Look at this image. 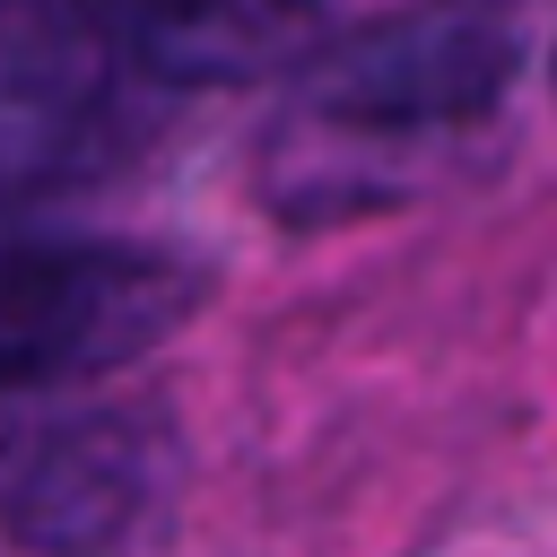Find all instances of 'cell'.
<instances>
[{
	"label": "cell",
	"mask_w": 557,
	"mask_h": 557,
	"mask_svg": "<svg viewBox=\"0 0 557 557\" xmlns=\"http://www.w3.org/2000/svg\"><path fill=\"white\" fill-rule=\"evenodd\" d=\"M522 35L496 0H418L296 61L252 191L278 226H339L470 183L496 148Z\"/></svg>",
	"instance_id": "6da1fadb"
},
{
	"label": "cell",
	"mask_w": 557,
	"mask_h": 557,
	"mask_svg": "<svg viewBox=\"0 0 557 557\" xmlns=\"http://www.w3.org/2000/svg\"><path fill=\"white\" fill-rule=\"evenodd\" d=\"M200 305V270L113 235H0V400L131 366Z\"/></svg>",
	"instance_id": "7a4b0ae2"
},
{
	"label": "cell",
	"mask_w": 557,
	"mask_h": 557,
	"mask_svg": "<svg viewBox=\"0 0 557 557\" xmlns=\"http://www.w3.org/2000/svg\"><path fill=\"white\" fill-rule=\"evenodd\" d=\"M174 513V435L157 409L0 418V540L26 557H139Z\"/></svg>",
	"instance_id": "3957f363"
},
{
	"label": "cell",
	"mask_w": 557,
	"mask_h": 557,
	"mask_svg": "<svg viewBox=\"0 0 557 557\" xmlns=\"http://www.w3.org/2000/svg\"><path fill=\"white\" fill-rule=\"evenodd\" d=\"M139 131L148 78L70 0H0V209L113 174Z\"/></svg>",
	"instance_id": "277c9868"
},
{
	"label": "cell",
	"mask_w": 557,
	"mask_h": 557,
	"mask_svg": "<svg viewBox=\"0 0 557 557\" xmlns=\"http://www.w3.org/2000/svg\"><path fill=\"white\" fill-rule=\"evenodd\" d=\"M148 87H235L305 61V0H70Z\"/></svg>",
	"instance_id": "5b68a950"
},
{
	"label": "cell",
	"mask_w": 557,
	"mask_h": 557,
	"mask_svg": "<svg viewBox=\"0 0 557 557\" xmlns=\"http://www.w3.org/2000/svg\"><path fill=\"white\" fill-rule=\"evenodd\" d=\"M548 96H557V52H548Z\"/></svg>",
	"instance_id": "8992f818"
}]
</instances>
